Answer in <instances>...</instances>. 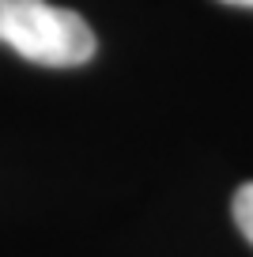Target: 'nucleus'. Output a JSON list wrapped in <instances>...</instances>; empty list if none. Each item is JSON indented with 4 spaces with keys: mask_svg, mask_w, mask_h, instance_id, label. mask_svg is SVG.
<instances>
[{
    "mask_svg": "<svg viewBox=\"0 0 253 257\" xmlns=\"http://www.w3.org/2000/svg\"><path fill=\"white\" fill-rule=\"evenodd\" d=\"M0 42L46 68H76L95 57L87 19L49 0H0Z\"/></svg>",
    "mask_w": 253,
    "mask_h": 257,
    "instance_id": "nucleus-1",
    "label": "nucleus"
},
{
    "mask_svg": "<svg viewBox=\"0 0 253 257\" xmlns=\"http://www.w3.org/2000/svg\"><path fill=\"white\" fill-rule=\"evenodd\" d=\"M234 223H238V231L245 234V242L253 246V182H245L242 189L234 193Z\"/></svg>",
    "mask_w": 253,
    "mask_h": 257,
    "instance_id": "nucleus-2",
    "label": "nucleus"
},
{
    "mask_svg": "<svg viewBox=\"0 0 253 257\" xmlns=\"http://www.w3.org/2000/svg\"><path fill=\"white\" fill-rule=\"evenodd\" d=\"M219 4H234V8H253V0H219Z\"/></svg>",
    "mask_w": 253,
    "mask_h": 257,
    "instance_id": "nucleus-3",
    "label": "nucleus"
}]
</instances>
